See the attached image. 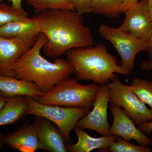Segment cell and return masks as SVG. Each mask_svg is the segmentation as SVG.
Here are the masks:
<instances>
[{"instance_id": "1", "label": "cell", "mask_w": 152, "mask_h": 152, "mask_svg": "<svg viewBox=\"0 0 152 152\" xmlns=\"http://www.w3.org/2000/svg\"><path fill=\"white\" fill-rule=\"evenodd\" d=\"M41 33L48 41L42 50L49 58H56L71 49L95 45L90 28L83 23L82 15L70 10H47L36 16Z\"/></svg>"}, {"instance_id": "2", "label": "cell", "mask_w": 152, "mask_h": 152, "mask_svg": "<svg viewBox=\"0 0 152 152\" xmlns=\"http://www.w3.org/2000/svg\"><path fill=\"white\" fill-rule=\"evenodd\" d=\"M48 41L46 36L40 33L32 46L16 62L14 77L33 82L44 94L74 73L72 66L67 60L58 58L49 61L41 55V50Z\"/></svg>"}, {"instance_id": "3", "label": "cell", "mask_w": 152, "mask_h": 152, "mask_svg": "<svg viewBox=\"0 0 152 152\" xmlns=\"http://www.w3.org/2000/svg\"><path fill=\"white\" fill-rule=\"evenodd\" d=\"M66 54L78 81H91L101 86L115 78V74L129 76L131 72L118 65L117 57L109 53L104 44L71 49Z\"/></svg>"}, {"instance_id": "4", "label": "cell", "mask_w": 152, "mask_h": 152, "mask_svg": "<svg viewBox=\"0 0 152 152\" xmlns=\"http://www.w3.org/2000/svg\"><path fill=\"white\" fill-rule=\"evenodd\" d=\"M100 86L93 83L83 85L76 79L68 78L36 101L43 104L66 107L92 108Z\"/></svg>"}, {"instance_id": "5", "label": "cell", "mask_w": 152, "mask_h": 152, "mask_svg": "<svg viewBox=\"0 0 152 152\" xmlns=\"http://www.w3.org/2000/svg\"><path fill=\"white\" fill-rule=\"evenodd\" d=\"M26 98L27 115L43 117L53 123L60 129L67 144L71 141L70 134L77 123L91 111L90 109L43 104L32 98Z\"/></svg>"}, {"instance_id": "6", "label": "cell", "mask_w": 152, "mask_h": 152, "mask_svg": "<svg viewBox=\"0 0 152 152\" xmlns=\"http://www.w3.org/2000/svg\"><path fill=\"white\" fill-rule=\"evenodd\" d=\"M99 32L113 46L121 59V66L129 72L132 70L137 54L147 51L148 42L137 37L121 28L102 24Z\"/></svg>"}, {"instance_id": "7", "label": "cell", "mask_w": 152, "mask_h": 152, "mask_svg": "<svg viewBox=\"0 0 152 152\" xmlns=\"http://www.w3.org/2000/svg\"><path fill=\"white\" fill-rule=\"evenodd\" d=\"M109 102L120 107L136 125L141 126L152 121V110L134 93L130 86L115 78L108 83Z\"/></svg>"}, {"instance_id": "8", "label": "cell", "mask_w": 152, "mask_h": 152, "mask_svg": "<svg viewBox=\"0 0 152 152\" xmlns=\"http://www.w3.org/2000/svg\"><path fill=\"white\" fill-rule=\"evenodd\" d=\"M99 86L92 110L79 120L76 127L82 129L96 131L102 136H107L110 135V127L107 120L110 87L108 84Z\"/></svg>"}, {"instance_id": "9", "label": "cell", "mask_w": 152, "mask_h": 152, "mask_svg": "<svg viewBox=\"0 0 152 152\" xmlns=\"http://www.w3.org/2000/svg\"><path fill=\"white\" fill-rule=\"evenodd\" d=\"M125 18L120 27L137 37L148 42L152 34V20L148 0H142L124 12Z\"/></svg>"}, {"instance_id": "10", "label": "cell", "mask_w": 152, "mask_h": 152, "mask_svg": "<svg viewBox=\"0 0 152 152\" xmlns=\"http://www.w3.org/2000/svg\"><path fill=\"white\" fill-rule=\"evenodd\" d=\"M38 37L21 39L0 36V76L14 77L16 62L32 46Z\"/></svg>"}, {"instance_id": "11", "label": "cell", "mask_w": 152, "mask_h": 152, "mask_svg": "<svg viewBox=\"0 0 152 152\" xmlns=\"http://www.w3.org/2000/svg\"><path fill=\"white\" fill-rule=\"evenodd\" d=\"M110 110L113 118V124L109 129L110 135L120 137L128 142L134 140L140 145L148 146L152 145V139L136 127L133 120L121 108L111 104Z\"/></svg>"}, {"instance_id": "12", "label": "cell", "mask_w": 152, "mask_h": 152, "mask_svg": "<svg viewBox=\"0 0 152 152\" xmlns=\"http://www.w3.org/2000/svg\"><path fill=\"white\" fill-rule=\"evenodd\" d=\"M37 133L39 150L49 152H67V143L59 128L50 120L36 116L34 122Z\"/></svg>"}, {"instance_id": "13", "label": "cell", "mask_w": 152, "mask_h": 152, "mask_svg": "<svg viewBox=\"0 0 152 152\" xmlns=\"http://www.w3.org/2000/svg\"><path fill=\"white\" fill-rule=\"evenodd\" d=\"M4 145L20 152H35L39 150L37 133L34 123H26L16 130L3 135Z\"/></svg>"}, {"instance_id": "14", "label": "cell", "mask_w": 152, "mask_h": 152, "mask_svg": "<svg viewBox=\"0 0 152 152\" xmlns=\"http://www.w3.org/2000/svg\"><path fill=\"white\" fill-rule=\"evenodd\" d=\"M0 92L8 98L23 96L36 100L44 94L33 82L7 76H0Z\"/></svg>"}, {"instance_id": "15", "label": "cell", "mask_w": 152, "mask_h": 152, "mask_svg": "<svg viewBox=\"0 0 152 152\" xmlns=\"http://www.w3.org/2000/svg\"><path fill=\"white\" fill-rule=\"evenodd\" d=\"M41 33L37 17L10 22L0 27V36L7 38L29 39L37 37Z\"/></svg>"}, {"instance_id": "16", "label": "cell", "mask_w": 152, "mask_h": 152, "mask_svg": "<svg viewBox=\"0 0 152 152\" xmlns=\"http://www.w3.org/2000/svg\"><path fill=\"white\" fill-rule=\"evenodd\" d=\"M74 130L77 137L78 142L75 144H67L68 152H89L96 149L106 150L118 137L113 135L94 137L77 127H75Z\"/></svg>"}, {"instance_id": "17", "label": "cell", "mask_w": 152, "mask_h": 152, "mask_svg": "<svg viewBox=\"0 0 152 152\" xmlns=\"http://www.w3.org/2000/svg\"><path fill=\"white\" fill-rule=\"evenodd\" d=\"M27 109L26 97L15 96L9 98L0 110V126L19 122L27 115Z\"/></svg>"}, {"instance_id": "18", "label": "cell", "mask_w": 152, "mask_h": 152, "mask_svg": "<svg viewBox=\"0 0 152 152\" xmlns=\"http://www.w3.org/2000/svg\"><path fill=\"white\" fill-rule=\"evenodd\" d=\"M124 0H92L90 13L115 18L122 13Z\"/></svg>"}, {"instance_id": "19", "label": "cell", "mask_w": 152, "mask_h": 152, "mask_svg": "<svg viewBox=\"0 0 152 152\" xmlns=\"http://www.w3.org/2000/svg\"><path fill=\"white\" fill-rule=\"evenodd\" d=\"M31 6L36 13L39 14L47 10H70L75 11L71 0H25Z\"/></svg>"}, {"instance_id": "20", "label": "cell", "mask_w": 152, "mask_h": 152, "mask_svg": "<svg viewBox=\"0 0 152 152\" xmlns=\"http://www.w3.org/2000/svg\"><path fill=\"white\" fill-rule=\"evenodd\" d=\"M130 86L134 93L152 110V83L143 79L136 78Z\"/></svg>"}, {"instance_id": "21", "label": "cell", "mask_w": 152, "mask_h": 152, "mask_svg": "<svg viewBox=\"0 0 152 152\" xmlns=\"http://www.w3.org/2000/svg\"><path fill=\"white\" fill-rule=\"evenodd\" d=\"M29 18L24 9L17 10L12 5L0 3V27L10 22Z\"/></svg>"}, {"instance_id": "22", "label": "cell", "mask_w": 152, "mask_h": 152, "mask_svg": "<svg viewBox=\"0 0 152 152\" xmlns=\"http://www.w3.org/2000/svg\"><path fill=\"white\" fill-rule=\"evenodd\" d=\"M106 150L111 152H151V149L149 147L135 145L118 137L117 140L111 144Z\"/></svg>"}, {"instance_id": "23", "label": "cell", "mask_w": 152, "mask_h": 152, "mask_svg": "<svg viewBox=\"0 0 152 152\" xmlns=\"http://www.w3.org/2000/svg\"><path fill=\"white\" fill-rule=\"evenodd\" d=\"M75 11L83 15L90 13L92 0H71Z\"/></svg>"}, {"instance_id": "24", "label": "cell", "mask_w": 152, "mask_h": 152, "mask_svg": "<svg viewBox=\"0 0 152 152\" xmlns=\"http://www.w3.org/2000/svg\"><path fill=\"white\" fill-rule=\"evenodd\" d=\"M138 129L144 134H151L152 132V121L138 126Z\"/></svg>"}, {"instance_id": "25", "label": "cell", "mask_w": 152, "mask_h": 152, "mask_svg": "<svg viewBox=\"0 0 152 152\" xmlns=\"http://www.w3.org/2000/svg\"><path fill=\"white\" fill-rule=\"evenodd\" d=\"M140 67L143 71L152 70V56L141 63Z\"/></svg>"}, {"instance_id": "26", "label": "cell", "mask_w": 152, "mask_h": 152, "mask_svg": "<svg viewBox=\"0 0 152 152\" xmlns=\"http://www.w3.org/2000/svg\"><path fill=\"white\" fill-rule=\"evenodd\" d=\"M140 0H124L122 7V13H124L129 9L131 6L134 4L138 2Z\"/></svg>"}, {"instance_id": "27", "label": "cell", "mask_w": 152, "mask_h": 152, "mask_svg": "<svg viewBox=\"0 0 152 152\" xmlns=\"http://www.w3.org/2000/svg\"><path fill=\"white\" fill-rule=\"evenodd\" d=\"M4 0H0V2ZM12 2V6L17 10H21L23 9L22 7V2L23 0H8Z\"/></svg>"}, {"instance_id": "28", "label": "cell", "mask_w": 152, "mask_h": 152, "mask_svg": "<svg viewBox=\"0 0 152 152\" xmlns=\"http://www.w3.org/2000/svg\"><path fill=\"white\" fill-rule=\"evenodd\" d=\"M9 98L6 97L0 92V110L4 106Z\"/></svg>"}, {"instance_id": "29", "label": "cell", "mask_w": 152, "mask_h": 152, "mask_svg": "<svg viewBox=\"0 0 152 152\" xmlns=\"http://www.w3.org/2000/svg\"><path fill=\"white\" fill-rule=\"evenodd\" d=\"M146 52L149 58L152 56V34L148 41V46Z\"/></svg>"}, {"instance_id": "30", "label": "cell", "mask_w": 152, "mask_h": 152, "mask_svg": "<svg viewBox=\"0 0 152 152\" xmlns=\"http://www.w3.org/2000/svg\"><path fill=\"white\" fill-rule=\"evenodd\" d=\"M148 8L150 16L152 20V0L148 1Z\"/></svg>"}, {"instance_id": "31", "label": "cell", "mask_w": 152, "mask_h": 152, "mask_svg": "<svg viewBox=\"0 0 152 152\" xmlns=\"http://www.w3.org/2000/svg\"><path fill=\"white\" fill-rule=\"evenodd\" d=\"M3 135L2 134H0V151L2 148L3 145H4L2 141V137Z\"/></svg>"}, {"instance_id": "32", "label": "cell", "mask_w": 152, "mask_h": 152, "mask_svg": "<svg viewBox=\"0 0 152 152\" xmlns=\"http://www.w3.org/2000/svg\"></svg>"}]
</instances>
